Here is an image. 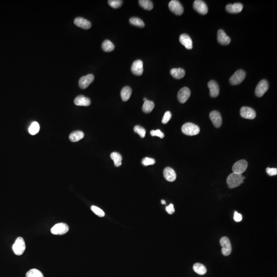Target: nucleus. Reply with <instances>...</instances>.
Instances as JSON below:
<instances>
[{
	"label": "nucleus",
	"mask_w": 277,
	"mask_h": 277,
	"mask_svg": "<svg viewBox=\"0 0 277 277\" xmlns=\"http://www.w3.org/2000/svg\"><path fill=\"white\" fill-rule=\"evenodd\" d=\"M84 137V134L83 132L80 130L75 131L71 133L69 135V140L72 142H76L80 141Z\"/></svg>",
	"instance_id": "obj_24"
},
{
	"label": "nucleus",
	"mask_w": 277,
	"mask_h": 277,
	"mask_svg": "<svg viewBox=\"0 0 277 277\" xmlns=\"http://www.w3.org/2000/svg\"><path fill=\"white\" fill-rule=\"evenodd\" d=\"M171 112L168 111L165 112L163 118L162 119V122L163 124H167L169 122L170 119L171 118Z\"/></svg>",
	"instance_id": "obj_39"
},
{
	"label": "nucleus",
	"mask_w": 277,
	"mask_h": 277,
	"mask_svg": "<svg viewBox=\"0 0 277 277\" xmlns=\"http://www.w3.org/2000/svg\"><path fill=\"white\" fill-rule=\"evenodd\" d=\"M131 71L136 75H141L143 72V63L141 60L133 62L131 67Z\"/></svg>",
	"instance_id": "obj_14"
},
{
	"label": "nucleus",
	"mask_w": 277,
	"mask_h": 277,
	"mask_svg": "<svg viewBox=\"0 0 277 277\" xmlns=\"http://www.w3.org/2000/svg\"><path fill=\"white\" fill-rule=\"evenodd\" d=\"M268 88H269V85H268V83L266 80H261L258 85L257 86L256 90H255V93L258 97H262L265 93L268 90Z\"/></svg>",
	"instance_id": "obj_8"
},
{
	"label": "nucleus",
	"mask_w": 277,
	"mask_h": 277,
	"mask_svg": "<svg viewBox=\"0 0 277 277\" xmlns=\"http://www.w3.org/2000/svg\"><path fill=\"white\" fill-rule=\"evenodd\" d=\"M266 171L268 175L270 176H273V175H277V169L276 168H267L266 169Z\"/></svg>",
	"instance_id": "obj_40"
},
{
	"label": "nucleus",
	"mask_w": 277,
	"mask_h": 277,
	"mask_svg": "<svg viewBox=\"0 0 277 277\" xmlns=\"http://www.w3.org/2000/svg\"><path fill=\"white\" fill-rule=\"evenodd\" d=\"M247 162L245 160H241L237 161L233 166V173L242 175L247 168Z\"/></svg>",
	"instance_id": "obj_9"
},
{
	"label": "nucleus",
	"mask_w": 277,
	"mask_h": 277,
	"mask_svg": "<svg viewBox=\"0 0 277 277\" xmlns=\"http://www.w3.org/2000/svg\"><path fill=\"white\" fill-rule=\"evenodd\" d=\"M166 211L168 214H170V215L174 214L175 210L174 205H173V204H170L168 207H166Z\"/></svg>",
	"instance_id": "obj_42"
},
{
	"label": "nucleus",
	"mask_w": 277,
	"mask_h": 277,
	"mask_svg": "<svg viewBox=\"0 0 277 277\" xmlns=\"http://www.w3.org/2000/svg\"><path fill=\"white\" fill-rule=\"evenodd\" d=\"M108 4L111 7L114 8H118L122 6L123 4V1L121 0H109L108 1Z\"/></svg>",
	"instance_id": "obj_35"
},
{
	"label": "nucleus",
	"mask_w": 277,
	"mask_h": 277,
	"mask_svg": "<svg viewBox=\"0 0 277 277\" xmlns=\"http://www.w3.org/2000/svg\"><path fill=\"white\" fill-rule=\"evenodd\" d=\"M208 86L210 90V95L211 97L215 98L219 94V86L218 83L214 80H211L208 83Z\"/></svg>",
	"instance_id": "obj_16"
},
{
	"label": "nucleus",
	"mask_w": 277,
	"mask_h": 277,
	"mask_svg": "<svg viewBox=\"0 0 277 277\" xmlns=\"http://www.w3.org/2000/svg\"><path fill=\"white\" fill-rule=\"evenodd\" d=\"M170 10L175 15H181L184 12V8L180 2L177 0H172L168 5Z\"/></svg>",
	"instance_id": "obj_7"
},
{
	"label": "nucleus",
	"mask_w": 277,
	"mask_h": 277,
	"mask_svg": "<svg viewBox=\"0 0 277 277\" xmlns=\"http://www.w3.org/2000/svg\"><path fill=\"white\" fill-rule=\"evenodd\" d=\"M193 270L200 275H205L207 272V268L202 264L197 263L193 266Z\"/></svg>",
	"instance_id": "obj_27"
},
{
	"label": "nucleus",
	"mask_w": 277,
	"mask_h": 277,
	"mask_svg": "<svg viewBox=\"0 0 277 277\" xmlns=\"http://www.w3.org/2000/svg\"><path fill=\"white\" fill-rule=\"evenodd\" d=\"M94 79V75L92 74H89L81 77L79 81V85L82 89H86L89 87Z\"/></svg>",
	"instance_id": "obj_12"
},
{
	"label": "nucleus",
	"mask_w": 277,
	"mask_h": 277,
	"mask_svg": "<svg viewBox=\"0 0 277 277\" xmlns=\"http://www.w3.org/2000/svg\"><path fill=\"white\" fill-rule=\"evenodd\" d=\"M91 209L94 214L98 216L99 217H103L105 216V212H104V211L98 207L93 205L91 207Z\"/></svg>",
	"instance_id": "obj_36"
},
{
	"label": "nucleus",
	"mask_w": 277,
	"mask_h": 277,
	"mask_svg": "<svg viewBox=\"0 0 277 277\" xmlns=\"http://www.w3.org/2000/svg\"><path fill=\"white\" fill-rule=\"evenodd\" d=\"M234 219L237 222H239L242 220V216L241 214H239L237 211H234Z\"/></svg>",
	"instance_id": "obj_41"
},
{
	"label": "nucleus",
	"mask_w": 277,
	"mask_h": 277,
	"mask_svg": "<svg viewBox=\"0 0 277 277\" xmlns=\"http://www.w3.org/2000/svg\"><path fill=\"white\" fill-rule=\"evenodd\" d=\"M130 23L132 25L143 28L145 26V24L141 19L136 17H132L129 19Z\"/></svg>",
	"instance_id": "obj_32"
},
{
	"label": "nucleus",
	"mask_w": 277,
	"mask_h": 277,
	"mask_svg": "<svg viewBox=\"0 0 277 277\" xmlns=\"http://www.w3.org/2000/svg\"><path fill=\"white\" fill-rule=\"evenodd\" d=\"M40 125L37 122H33L28 129V131L31 135H35L40 130Z\"/></svg>",
	"instance_id": "obj_31"
},
{
	"label": "nucleus",
	"mask_w": 277,
	"mask_h": 277,
	"mask_svg": "<svg viewBox=\"0 0 277 277\" xmlns=\"http://www.w3.org/2000/svg\"><path fill=\"white\" fill-rule=\"evenodd\" d=\"M170 74L174 78L181 79L185 75V71L182 68H173L170 70Z\"/></svg>",
	"instance_id": "obj_23"
},
{
	"label": "nucleus",
	"mask_w": 277,
	"mask_h": 277,
	"mask_svg": "<svg viewBox=\"0 0 277 277\" xmlns=\"http://www.w3.org/2000/svg\"><path fill=\"white\" fill-rule=\"evenodd\" d=\"M245 177L241 174L233 173L229 175L227 178V183L230 188H234L238 187L243 182Z\"/></svg>",
	"instance_id": "obj_1"
},
{
	"label": "nucleus",
	"mask_w": 277,
	"mask_h": 277,
	"mask_svg": "<svg viewBox=\"0 0 277 277\" xmlns=\"http://www.w3.org/2000/svg\"><path fill=\"white\" fill-rule=\"evenodd\" d=\"M240 115L242 118L247 119H254L256 116V113L254 109L246 106L241 108Z\"/></svg>",
	"instance_id": "obj_10"
},
{
	"label": "nucleus",
	"mask_w": 277,
	"mask_h": 277,
	"mask_svg": "<svg viewBox=\"0 0 277 277\" xmlns=\"http://www.w3.org/2000/svg\"><path fill=\"white\" fill-rule=\"evenodd\" d=\"M138 4L142 7L147 11H150L153 7V4L152 1L149 0H140Z\"/></svg>",
	"instance_id": "obj_30"
},
{
	"label": "nucleus",
	"mask_w": 277,
	"mask_h": 277,
	"mask_svg": "<svg viewBox=\"0 0 277 277\" xmlns=\"http://www.w3.org/2000/svg\"><path fill=\"white\" fill-rule=\"evenodd\" d=\"M182 131L186 135L195 136L200 133V129L196 124L192 123H186L182 126Z\"/></svg>",
	"instance_id": "obj_2"
},
{
	"label": "nucleus",
	"mask_w": 277,
	"mask_h": 277,
	"mask_svg": "<svg viewBox=\"0 0 277 277\" xmlns=\"http://www.w3.org/2000/svg\"><path fill=\"white\" fill-rule=\"evenodd\" d=\"M220 243L222 247L221 251L223 255L225 256H228L230 255L232 251V247L229 239L226 237H223L221 238Z\"/></svg>",
	"instance_id": "obj_5"
},
{
	"label": "nucleus",
	"mask_w": 277,
	"mask_h": 277,
	"mask_svg": "<svg viewBox=\"0 0 277 277\" xmlns=\"http://www.w3.org/2000/svg\"><path fill=\"white\" fill-rule=\"evenodd\" d=\"M155 107V104L152 101L147 100L145 101L142 106V111L145 113H150L153 110Z\"/></svg>",
	"instance_id": "obj_28"
},
{
	"label": "nucleus",
	"mask_w": 277,
	"mask_h": 277,
	"mask_svg": "<svg viewBox=\"0 0 277 277\" xmlns=\"http://www.w3.org/2000/svg\"><path fill=\"white\" fill-rule=\"evenodd\" d=\"M102 48L104 52H111L115 49V45L111 41L106 40L102 43Z\"/></svg>",
	"instance_id": "obj_29"
},
{
	"label": "nucleus",
	"mask_w": 277,
	"mask_h": 277,
	"mask_svg": "<svg viewBox=\"0 0 277 277\" xmlns=\"http://www.w3.org/2000/svg\"><path fill=\"white\" fill-rule=\"evenodd\" d=\"M74 23L79 27L85 30L89 29L92 26V23L90 22L81 17L75 18L74 20Z\"/></svg>",
	"instance_id": "obj_17"
},
{
	"label": "nucleus",
	"mask_w": 277,
	"mask_h": 277,
	"mask_svg": "<svg viewBox=\"0 0 277 277\" xmlns=\"http://www.w3.org/2000/svg\"><path fill=\"white\" fill-rule=\"evenodd\" d=\"M26 277H44V275L38 270L31 269L26 273Z\"/></svg>",
	"instance_id": "obj_33"
},
{
	"label": "nucleus",
	"mask_w": 277,
	"mask_h": 277,
	"mask_svg": "<svg viewBox=\"0 0 277 277\" xmlns=\"http://www.w3.org/2000/svg\"><path fill=\"white\" fill-rule=\"evenodd\" d=\"M245 76L246 74L244 71L242 69L238 70L235 72L229 79L230 84L234 85L240 84L241 83H242L243 80H244Z\"/></svg>",
	"instance_id": "obj_6"
},
{
	"label": "nucleus",
	"mask_w": 277,
	"mask_h": 277,
	"mask_svg": "<svg viewBox=\"0 0 277 277\" xmlns=\"http://www.w3.org/2000/svg\"><path fill=\"white\" fill-rule=\"evenodd\" d=\"M180 43L183 45L187 49H192L193 48V41L192 39L187 34H182L179 38Z\"/></svg>",
	"instance_id": "obj_20"
},
{
	"label": "nucleus",
	"mask_w": 277,
	"mask_h": 277,
	"mask_svg": "<svg viewBox=\"0 0 277 277\" xmlns=\"http://www.w3.org/2000/svg\"><path fill=\"white\" fill-rule=\"evenodd\" d=\"M156 163V161L155 159H153L152 158H148L146 157L143 159L142 161V163L145 166H149L150 165H153Z\"/></svg>",
	"instance_id": "obj_37"
},
{
	"label": "nucleus",
	"mask_w": 277,
	"mask_h": 277,
	"mask_svg": "<svg viewBox=\"0 0 277 277\" xmlns=\"http://www.w3.org/2000/svg\"><path fill=\"white\" fill-rule=\"evenodd\" d=\"M193 8L198 12L201 15H205L208 12V7L207 4L201 0H196L194 2Z\"/></svg>",
	"instance_id": "obj_11"
},
{
	"label": "nucleus",
	"mask_w": 277,
	"mask_h": 277,
	"mask_svg": "<svg viewBox=\"0 0 277 277\" xmlns=\"http://www.w3.org/2000/svg\"><path fill=\"white\" fill-rule=\"evenodd\" d=\"M74 103L77 106H88L91 104V101L89 98L83 95L77 96L74 100Z\"/></svg>",
	"instance_id": "obj_21"
},
{
	"label": "nucleus",
	"mask_w": 277,
	"mask_h": 277,
	"mask_svg": "<svg viewBox=\"0 0 277 277\" xmlns=\"http://www.w3.org/2000/svg\"><path fill=\"white\" fill-rule=\"evenodd\" d=\"M164 177L165 179L169 182H174L175 181L177 178V175L175 174L173 168L170 167H167L164 169L163 171Z\"/></svg>",
	"instance_id": "obj_19"
},
{
	"label": "nucleus",
	"mask_w": 277,
	"mask_h": 277,
	"mask_svg": "<svg viewBox=\"0 0 277 277\" xmlns=\"http://www.w3.org/2000/svg\"><path fill=\"white\" fill-rule=\"evenodd\" d=\"M209 117L214 126L217 128H219L222 123V119L221 114L216 111H212L209 114Z\"/></svg>",
	"instance_id": "obj_13"
},
{
	"label": "nucleus",
	"mask_w": 277,
	"mask_h": 277,
	"mask_svg": "<svg viewBox=\"0 0 277 277\" xmlns=\"http://www.w3.org/2000/svg\"><path fill=\"white\" fill-rule=\"evenodd\" d=\"M69 231V226L64 223H58L53 226L51 229V233L56 235H63Z\"/></svg>",
	"instance_id": "obj_4"
},
{
	"label": "nucleus",
	"mask_w": 277,
	"mask_h": 277,
	"mask_svg": "<svg viewBox=\"0 0 277 277\" xmlns=\"http://www.w3.org/2000/svg\"><path fill=\"white\" fill-rule=\"evenodd\" d=\"M217 39L219 43L223 45H227L231 42L230 38L222 30H219L218 31Z\"/></svg>",
	"instance_id": "obj_18"
},
{
	"label": "nucleus",
	"mask_w": 277,
	"mask_h": 277,
	"mask_svg": "<svg viewBox=\"0 0 277 277\" xmlns=\"http://www.w3.org/2000/svg\"><path fill=\"white\" fill-rule=\"evenodd\" d=\"M243 5L241 3H236L233 4H228L226 6V10L231 13H240L243 9Z\"/></svg>",
	"instance_id": "obj_22"
},
{
	"label": "nucleus",
	"mask_w": 277,
	"mask_h": 277,
	"mask_svg": "<svg viewBox=\"0 0 277 277\" xmlns=\"http://www.w3.org/2000/svg\"><path fill=\"white\" fill-rule=\"evenodd\" d=\"M190 90L187 87H183L181 89L178 93V99L180 103H184L190 97Z\"/></svg>",
	"instance_id": "obj_15"
},
{
	"label": "nucleus",
	"mask_w": 277,
	"mask_h": 277,
	"mask_svg": "<svg viewBox=\"0 0 277 277\" xmlns=\"http://www.w3.org/2000/svg\"><path fill=\"white\" fill-rule=\"evenodd\" d=\"M111 157L114 161V164L116 167H119L122 165V157L117 152H114L111 153Z\"/></svg>",
	"instance_id": "obj_26"
},
{
	"label": "nucleus",
	"mask_w": 277,
	"mask_h": 277,
	"mask_svg": "<svg viewBox=\"0 0 277 277\" xmlns=\"http://www.w3.org/2000/svg\"><path fill=\"white\" fill-rule=\"evenodd\" d=\"M143 100H144V101L145 102V101H146L148 100V99H147V98H144V99H143Z\"/></svg>",
	"instance_id": "obj_44"
},
{
	"label": "nucleus",
	"mask_w": 277,
	"mask_h": 277,
	"mask_svg": "<svg viewBox=\"0 0 277 277\" xmlns=\"http://www.w3.org/2000/svg\"><path fill=\"white\" fill-rule=\"evenodd\" d=\"M150 134L152 136H153V137L156 136V137H158L160 138H163L164 137V133H162V131L160 129L156 130H152L150 131Z\"/></svg>",
	"instance_id": "obj_38"
},
{
	"label": "nucleus",
	"mask_w": 277,
	"mask_h": 277,
	"mask_svg": "<svg viewBox=\"0 0 277 277\" xmlns=\"http://www.w3.org/2000/svg\"><path fill=\"white\" fill-rule=\"evenodd\" d=\"M132 90L131 88L129 86H125L123 87L121 92V98L123 101H127L131 95Z\"/></svg>",
	"instance_id": "obj_25"
},
{
	"label": "nucleus",
	"mask_w": 277,
	"mask_h": 277,
	"mask_svg": "<svg viewBox=\"0 0 277 277\" xmlns=\"http://www.w3.org/2000/svg\"><path fill=\"white\" fill-rule=\"evenodd\" d=\"M134 132L139 134L141 137L142 138L145 137V134H146V130L144 128L141 127L140 125H136L134 126Z\"/></svg>",
	"instance_id": "obj_34"
},
{
	"label": "nucleus",
	"mask_w": 277,
	"mask_h": 277,
	"mask_svg": "<svg viewBox=\"0 0 277 277\" xmlns=\"http://www.w3.org/2000/svg\"><path fill=\"white\" fill-rule=\"evenodd\" d=\"M26 249V245L23 238L18 237L12 246V250L16 255L21 256L23 254Z\"/></svg>",
	"instance_id": "obj_3"
},
{
	"label": "nucleus",
	"mask_w": 277,
	"mask_h": 277,
	"mask_svg": "<svg viewBox=\"0 0 277 277\" xmlns=\"http://www.w3.org/2000/svg\"><path fill=\"white\" fill-rule=\"evenodd\" d=\"M161 203H162V204H166V202H165V200H161Z\"/></svg>",
	"instance_id": "obj_43"
}]
</instances>
